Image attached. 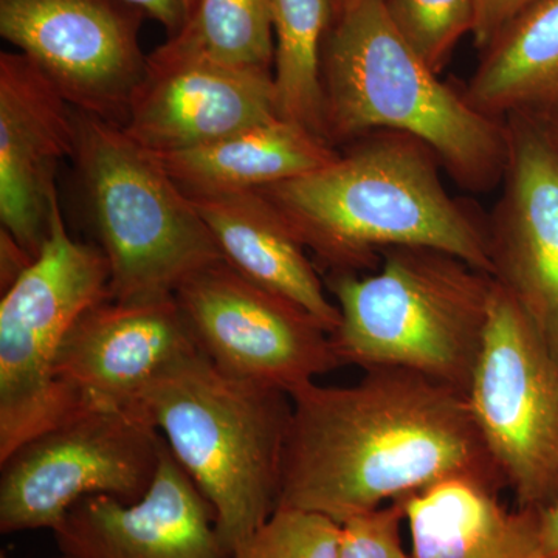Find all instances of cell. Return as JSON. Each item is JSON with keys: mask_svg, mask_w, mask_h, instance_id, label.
<instances>
[{"mask_svg": "<svg viewBox=\"0 0 558 558\" xmlns=\"http://www.w3.org/2000/svg\"><path fill=\"white\" fill-rule=\"evenodd\" d=\"M0 258H2V267H0L2 292L9 289L35 260L5 230L0 231Z\"/></svg>", "mask_w": 558, "mask_h": 558, "instance_id": "28", "label": "cell"}, {"mask_svg": "<svg viewBox=\"0 0 558 558\" xmlns=\"http://www.w3.org/2000/svg\"><path fill=\"white\" fill-rule=\"evenodd\" d=\"M0 33L73 108L124 123L148 58L132 22L106 0H0Z\"/></svg>", "mask_w": 558, "mask_h": 558, "instance_id": "11", "label": "cell"}, {"mask_svg": "<svg viewBox=\"0 0 558 558\" xmlns=\"http://www.w3.org/2000/svg\"><path fill=\"white\" fill-rule=\"evenodd\" d=\"M352 143L326 167L258 190L319 263L355 274L387 250L428 248L494 277L487 227L450 196L427 146L392 132Z\"/></svg>", "mask_w": 558, "mask_h": 558, "instance_id": "2", "label": "cell"}, {"mask_svg": "<svg viewBox=\"0 0 558 558\" xmlns=\"http://www.w3.org/2000/svg\"><path fill=\"white\" fill-rule=\"evenodd\" d=\"M0 558H10V557H9V556H5V554H3V553H2V554H0ZM58 558H65V557L60 556V557H58Z\"/></svg>", "mask_w": 558, "mask_h": 558, "instance_id": "32", "label": "cell"}, {"mask_svg": "<svg viewBox=\"0 0 558 558\" xmlns=\"http://www.w3.org/2000/svg\"><path fill=\"white\" fill-rule=\"evenodd\" d=\"M101 248L73 240L60 201L38 258L0 301V461L69 411L54 363L69 330L109 296Z\"/></svg>", "mask_w": 558, "mask_h": 558, "instance_id": "7", "label": "cell"}, {"mask_svg": "<svg viewBox=\"0 0 558 558\" xmlns=\"http://www.w3.org/2000/svg\"><path fill=\"white\" fill-rule=\"evenodd\" d=\"M532 0H476V20L472 36L476 47L486 50L499 33L526 9Z\"/></svg>", "mask_w": 558, "mask_h": 558, "instance_id": "26", "label": "cell"}, {"mask_svg": "<svg viewBox=\"0 0 558 558\" xmlns=\"http://www.w3.org/2000/svg\"><path fill=\"white\" fill-rule=\"evenodd\" d=\"M400 35L440 73L476 20V0H384Z\"/></svg>", "mask_w": 558, "mask_h": 558, "instance_id": "23", "label": "cell"}, {"mask_svg": "<svg viewBox=\"0 0 558 558\" xmlns=\"http://www.w3.org/2000/svg\"><path fill=\"white\" fill-rule=\"evenodd\" d=\"M73 160L121 303L172 299L197 271L223 260L193 202L160 160L112 123L76 110Z\"/></svg>", "mask_w": 558, "mask_h": 558, "instance_id": "6", "label": "cell"}, {"mask_svg": "<svg viewBox=\"0 0 558 558\" xmlns=\"http://www.w3.org/2000/svg\"><path fill=\"white\" fill-rule=\"evenodd\" d=\"M137 405L215 510L231 556L278 508L292 399L196 351L161 373Z\"/></svg>", "mask_w": 558, "mask_h": 558, "instance_id": "4", "label": "cell"}, {"mask_svg": "<svg viewBox=\"0 0 558 558\" xmlns=\"http://www.w3.org/2000/svg\"><path fill=\"white\" fill-rule=\"evenodd\" d=\"M333 17L332 0H271L279 116L326 142L323 51Z\"/></svg>", "mask_w": 558, "mask_h": 558, "instance_id": "21", "label": "cell"}, {"mask_svg": "<svg viewBox=\"0 0 558 558\" xmlns=\"http://www.w3.org/2000/svg\"><path fill=\"white\" fill-rule=\"evenodd\" d=\"M330 333L343 366L414 371L468 392L486 332L495 278L428 248L381 253L379 270L336 271Z\"/></svg>", "mask_w": 558, "mask_h": 558, "instance_id": "5", "label": "cell"}, {"mask_svg": "<svg viewBox=\"0 0 558 558\" xmlns=\"http://www.w3.org/2000/svg\"><path fill=\"white\" fill-rule=\"evenodd\" d=\"M159 21L170 36L178 35L191 16L196 0H124Z\"/></svg>", "mask_w": 558, "mask_h": 558, "instance_id": "27", "label": "cell"}, {"mask_svg": "<svg viewBox=\"0 0 558 558\" xmlns=\"http://www.w3.org/2000/svg\"><path fill=\"white\" fill-rule=\"evenodd\" d=\"M550 138H553V142L556 143L557 149H558V117L556 120L553 121V126L548 130Z\"/></svg>", "mask_w": 558, "mask_h": 558, "instance_id": "30", "label": "cell"}, {"mask_svg": "<svg viewBox=\"0 0 558 558\" xmlns=\"http://www.w3.org/2000/svg\"><path fill=\"white\" fill-rule=\"evenodd\" d=\"M405 521L402 499L340 524L339 558H411L400 538Z\"/></svg>", "mask_w": 558, "mask_h": 558, "instance_id": "25", "label": "cell"}, {"mask_svg": "<svg viewBox=\"0 0 558 558\" xmlns=\"http://www.w3.org/2000/svg\"><path fill=\"white\" fill-rule=\"evenodd\" d=\"M340 524L299 509L279 508L230 558H339Z\"/></svg>", "mask_w": 558, "mask_h": 558, "instance_id": "24", "label": "cell"}, {"mask_svg": "<svg viewBox=\"0 0 558 558\" xmlns=\"http://www.w3.org/2000/svg\"><path fill=\"white\" fill-rule=\"evenodd\" d=\"M539 532L545 546L546 556L549 558L558 556V494L549 505L538 509Z\"/></svg>", "mask_w": 558, "mask_h": 558, "instance_id": "29", "label": "cell"}, {"mask_svg": "<svg viewBox=\"0 0 558 558\" xmlns=\"http://www.w3.org/2000/svg\"><path fill=\"white\" fill-rule=\"evenodd\" d=\"M154 156L185 193H215L296 179L326 167L339 153L301 124L277 119L199 148Z\"/></svg>", "mask_w": 558, "mask_h": 558, "instance_id": "19", "label": "cell"}, {"mask_svg": "<svg viewBox=\"0 0 558 558\" xmlns=\"http://www.w3.org/2000/svg\"><path fill=\"white\" fill-rule=\"evenodd\" d=\"M465 395L515 508H545L558 494V357L497 281Z\"/></svg>", "mask_w": 558, "mask_h": 558, "instance_id": "9", "label": "cell"}, {"mask_svg": "<svg viewBox=\"0 0 558 558\" xmlns=\"http://www.w3.org/2000/svg\"><path fill=\"white\" fill-rule=\"evenodd\" d=\"M332 2H333V9H336V11H337V9H339V7L341 5V2H343V0H332Z\"/></svg>", "mask_w": 558, "mask_h": 558, "instance_id": "31", "label": "cell"}, {"mask_svg": "<svg viewBox=\"0 0 558 558\" xmlns=\"http://www.w3.org/2000/svg\"><path fill=\"white\" fill-rule=\"evenodd\" d=\"M277 119L274 72L231 68L161 46L148 57L121 128L149 153L168 154Z\"/></svg>", "mask_w": 558, "mask_h": 558, "instance_id": "13", "label": "cell"}, {"mask_svg": "<svg viewBox=\"0 0 558 558\" xmlns=\"http://www.w3.org/2000/svg\"><path fill=\"white\" fill-rule=\"evenodd\" d=\"M326 138L355 142L376 132L427 146L462 189L505 179L506 121L492 119L442 83L389 17L384 0H343L323 51Z\"/></svg>", "mask_w": 558, "mask_h": 558, "instance_id": "3", "label": "cell"}, {"mask_svg": "<svg viewBox=\"0 0 558 558\" xmlns=\"http://www.w3.org/2000/svg\"><path fill=\"white\" fill-rule=\"evenodd\" d=\"M51 532L65 558H230L215 510L168 446L138 501L81 499Z\"/></svg>", "mask_w": 558, "mask_h": 558, "instance_id": "16", "label": "cell"}, {"mask_svg": "<svg viewBox=\"0 0 558 558\" xmlns=\"http://www.w3.org/2000/svg\"><path fill=\"white\" fill-rule=\"evenodd\" d=\"M506 124V189L487 227L494 278L558 357V149L535 117Z\"/></svg>", "mask_w": 558, "mask_h": 558, "instance_id": "12", "label": "cell"}, {"mask_svg": "<svg viewBox=\"0 0 558 558\" xmlns=\"http://www.w3.org/2000/svg\"><path fill=\"white\" fill-rule=\"evenodd\" d=\"M499 492L453 478L403 498L411 558H549L538 509H508Z\"/></svg>", "mask_w": 558, "mask_h": 558, "instance_id": "18", "label": "cell"}, {"mask_svg": "<svg viewBox=\"0 0 558 558\" xmlns=\"http://www.w3.org/2000/svg\"><path fill=\"white\" fill-rule=\"evenodd\" d=\"M167 449L145 411L81 405L0 461V532L60 526L89 497L138 501Z\"/></svg>", "mask_w": 558, "mask_h": 558, "instance_id": "8", "label": "cell"}, {"mask_svg": "<svg viewBox=\"0 0 558 558\" xmlns=\"http://www.w3.org/2000/svg\"><path fill=\"white\" fill-rule=\"evenodd\" d=\"M553 558H558V556H556V557H553Z\"/></svg>", "mask_w": 558, "mask_h": 558, "instance_id": "33", "label": "cell"}, {"mask_svg": "<svg viewBox=\"0 0 558 558\" xmlns=\"http://www.w3.org/2000/svg\"><path fill=\"white\" fill-rule=\"evenodd\" d=\"M484 116L535 117L558 102V0H532L484 50L464 92Z\"/></svg>", "mask_w": 558, "mask_h": 558, "instance_id": "20", "label": "cell"}, {"mask_svg": "<svg viewBox=\"0 0 558 558\" xmlns=\"http://www.w3.org/2000/svg\"><path fill=\"white\" fill-rule=\"evenodd\" d=\"M199 351L174 296L94 304L69 330L54 363V380L73 410L134 405L179 360Z\"/></svg>", "mask_w": 558, "mask_h": 558, "instance_id": "15", "label": "cell"}, {"mask_svg": "<svg viewBox=\"0 0 558 558\" xmlns=\"http://www.w3.org/2000/svg\"><path fill=\"white\" fill-rule=\"evenodd\" d=\"M208 227L223 260L260 288L310 312L329 333L339 307L326 293L289 223L258 190L186 193Z\"/></svg>", "mask_w": 558, "mask_h": 558, "instance_id": "17", "label": "cell"}, {"mask_svg": "<svg viewBox=\"0 0 558 558\" xmlns=\"http://www.w3.org/2000/svg\"><path fill=\"white\" fill-rule=\"evenodd\" d=\"M278 508L336 523L453 478L506 488L468 395L414 371H366L357 384L290 396Z\"/></svg>", "mask_w": 558, "mask_h": 558, "instance_id": "1", "label": "cell"}, {"mask_svg": "<svg viewBox=\"0 0 558 558\" xmlns=\"http://www.w3.org/2000/svg\"><path fill=\"white\" fill-rule=\"evenodd\" d=\"M174 299L197 349L230 376L292 396L343 366L330 333L310 312L226 260L191 275Z\"/></svg>", "mask_w": 558, "mask_h": 558, "instance_id": "10", "label": "cell"}, {"mask_svg": "<svg viewBox=\"0 0 558 558\" xmlns=\"http://www.w3.org/2000/svg\"><path fill=\"white\" fill-rule=\"evenodd\" d=\"M76 109L25 54H0V220L33 259L50 229L57 172L75 157Z\"/></svg>", "mask_w": 558, "mask_h": 558, "instance_id": "14", "label": "cell"}, {"mask_svg": "<svg viewBox=\"0 0 558 558\" xmlns=\"http://www.w3.org/2000/svg\"><path fill=\"white\" fill-rule=\"evenodd\" d=\"M163 47L231 68L271 72V0H196L185 27Z\"/></svg>", "mask_w": 558, "mask_h": 558, "instance_id": "22", "label": "cell"}]
</instances>
